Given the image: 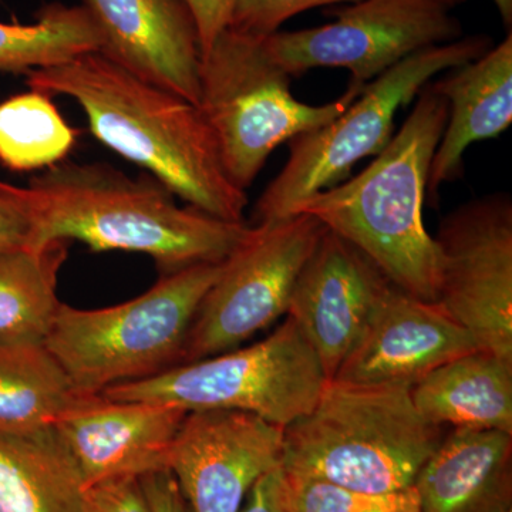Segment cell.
<instances>
[{
	"mask_svg": "<svg viewBox=\"0 0 512 512\" xmlns=\"http://www.w3.org/2000/svg\"><path fill=\"white\" fill-rule=\"evenodd\" d=\"M224 262L190 266L161 276L153 288L109 308L60 303L45 346L79 394L153 377L183 360L202 299Z\"/></svg>",
	"mask_w": 512,
	"mask_h": 512,
	"instance_id": "5b68a950",
	"label": "cell"
},
{
	"mask_svg": "<svg viewBox=\"0 0 512 512\" xmlns=\"http://www.w3.org/2000/svg\"><path fill=\"white\" fill-rule=\"evenodd\" d=\"M494 5L497 6L501 18H503L505 26L510 28L512 23V0H493Z\"/></svg>",
	"mask_w": 512,
	"mask_h": 512,
	"instance_id": "4dcf8cb0",
	"label": "cell"
},
{
	"mask_svg": "<svg viewBox=\"0 0 512 512\" xmlns=\"http://www.w3.org/2000/svg\"><path fill=\"white\" fill-rule=\"evenodd\" d=\"M67 242L0 254V345L45 343L60 302L57 275Z\"/></svg>",
	"mask_w": 512,
	"mask_h": 512,
	"instance_id": "7402d4cb",
	"label": "cell"
},
{
	"mask_svg": "<svg viewBox=\"0 0 512 512\" xmlns=\"http://www.w3.org/2000/svg\"><path fill=\"white\" fill-rule=\"evenodd\" d=\"M410 387L329 380L315 407L284 429L282 468L372 494L409 490L443 440Z\"/></svg>",
	"mask_w": 512,
	"mask_h": 512,
	"instance_id": "277c9868",
	"label": "cell"
},
{
	"mask_svg": "<svg viewBox=\"0 0 512 512\" xmlns=\"http://www.w3.org/2000/svg\"><path fill=\"white\" fill-rule=\"evenodd\" d=\"M239 512H292L282 467L275 468L254 485Z\"/></svg>",
	"mask_w": 512,
	"mask_h": 512,
	"instance_id": "f546056e",
	"label": "cell"
},
{
	"mask_svg": "<svg viewBox=\"0 0 512 512\" xmlns=\"http://www.w3.org/2000/svg\"><path fill=\"white\" fill-rule=\"evenodd\" d=\"M185 414L165 404L77 393L53 427L89 488L116 478L168 471Z\"/></svg>",
	"mask_w": 512,
	"mask_h": 512,
	"instance_id": "5bb4252c",
	"label": "cell"
},
{
	"mask_svg": "<svg viewBox=\"0 0 512 512\" xmlns=\"http://www.w3.org/2000/svg\"><path fill=\"white\" fill-rule=\"evenodd\" d=\"M29 187L40 198L30 249L79 241L96 252H137L163 275L224 262L251 228L181 207L151 175L128 177L109 164L62 161Z\"/></svg>",
	"mask_w": 512,
	"mask_h": 512,
	"instance_id": "7a4b0ae2",
	"label": "cell"
},
{
	"mask_svg": "<svg viewBox=\"0 0 512 512\" xmlns=\"http://www.w3.org/2000/svg\"><path fill=\"white\" fill-rule=\"evenodd\" d=\"M99 49V33L82 5L47 3L33 22H0V73L28 74Z\"/></svg>",
	"mask_w": 512,
	"mask_h": 512,
	"instance_id": "603a6c76",
	"label": "cell"
},
{
	"mask_svg": "<svg viewBox=\"0 0 512 512\" xmlns=\"http://www.w3.org/2000/svg\"><path fill=\"white\" fill-rule=\"evenodd\" d=\"M413 487L419 512H511L512 434L454 429Z\"/></svg>",
	"mask_w": 512,
	"mask_h": 512,
	"instance_id": "ac0fdd59",
	"label": "cell"
},
{
	"mask_svg": "<svg viewBox=\"0 0 512 512\" xmlns=\"http://www.w3.org/2000/svg\"><path fill=\"white\" fill-rule=\"evenodd\" d=\"M282 457L284 427L238 410H198L185 414L168 471L191 512H239Z\"/></svg>",
	"mask_w": 512,
	"mask_h": 512,
	"instance_id": "7c38bea8",
	"label": "cell"
},
{
	"mask_svg": "<svg viewBox=\"0 0 512 512\" xmlns=\"http://www.w3.org/2000/svg\"><path fill=\"white\" fill-rule=\"evenodd\" d=\"M284 478L292 512H419V494L414 487L399 493L372 494L286 471Z\"/></svg>",
	"mask_w": 512,
	"mask_h": 512,
	"instance_id": "d4e9b609",
	"label": "cell"
},
{
	"mask_svg": "<svg viewBox=\"0 0 512 512\" xmlns=\"http://www.w3.org/2000/svg\"><path fill=\"white\" fill-rule=\"evenodd\" d=\"M478 349L471 333L437 303L390 284L332 380L412 389L437 367Z\"/></svg>",
	"mask_w": 512,
	"mask_h": 512,
	"instance_id": "9a60e30c",
	"label": "cell"
},
{
	"mask_svg": "<svg viewBox=\"0 0 512 512\" xmlns=\"http://www.w3.org/2000/svg\"><path fill=\"white\" fill-rule=\"evenodd\" d=\"M329 380L315 350L291 318L264 340L101 394L177 407L184 412L238 410L285 427L311 412Z\"/></svg>",
	"mask_w": 512,
	"mask_h": 512,
	"instance_id": "ba28073f",
	"label": "cell"
},
{
	"mask_svg": "<svg viewBox=\"0 0 512 512\" xmlns=\"http://www.w3.org/2000/svg\"><path fill=\"white\" fill-rule=\"evenodd\" d=\"M292 76L269 52L265 37L227 28L201 57L200 109L232 183L247 191L276 147L328 124L363 87L311 106L292 94Z\"/></svg>",
	"mask_w": 512,
	"mask_h": 512,
	"instance_id": "8992f818",
	"label": "cell"
},
{
	"mask_svg": "<svg viewBox=\"0 0 512 512\" xmlns=\"http://www.w3.org/2000/svg\"><path fill=\"white\" fill-rule=\"evenodd\" d=\"M448 119L427 83L402 128L356 177L316 192L296 210L363 252L400 291L436 303L439 252L423 221L427 180Z\"/></svg>",
	"mask_w": 512,
	"mask_h": 512,
	"instance_id": "3957f363",
	"label": "cell"
},
{
	"mask_svg": "<svg viewBox=\"0 0 512 512\" xmlns=\"http://www.w3.org/2000/svg\"><path fill=\"white\" fill-rule=\"evenodd\" d=\"M326 229L306 212L249 228L202 299L181 363L237 349L286 315L299 272Z\"/></svg>",
	"mask_w": 512,
	"mask_h": 512,
	"instance_id": "9c48e42d",
	"label": "cell"
},
{
	"mask_svg": "<svg viewBox=\"0 0 512 512\" xmlns=\"http://www.w3.org/2000/svg\"><path fill=\"white\" fill-rule=\"evenodd\" d=\"M192 13L200 37L201 57L228 28L237 0H184Z\"/></svg>",
	"mask_w": 512,
	"mask_h": 512,
	"instance_id": "f1b7e54d",
	"label": "cell"
},
{
	"mask_svg": "<svg viewBox=\"0 0 512 512\" xmlns=\"http://www.w3.org/2000/svg\"><path fill=\"white\" fill-rule=\"evenodd\" d=\"M390 284L363 252L326 229L299 272L286 316L315 350L328 380L355 348Z\"/></svg>",
	"mask_w": 512,
	"mask_h": 512,
	"instance_id": "4fadbf2b",
	"label": "cell"
},
{
	"mask_svg": "<svg viewBox=\"0 0 512 512\" xmlns=\"http://www.w3.org/2000/svg\"><path fill=\"white\" fill-rule=\"evenodd\" d=\"M83 478L55 427L0 433V512H80Z\"/></svg>",
	"mask_w": 512,
	"mask_h": 512,
	"instance_id": "ffe728a7",
	"label": "cell"
},
{
	"mask_svg": "<svg viewBox=\"0 0 512 512\" xmlns=\"http://www.w3.org/2000/svg\"><path fill=\"white\" fill-rule=\"evenodd\" d=\"M436 426L512 434V360L478 349L437 367L410 389Z\"/></svg>",
	"mask_w": 512,
	"mask_h": 512,
	"instance_id": "d6986e66",
	"label": "cell"
},
{
	"mask_svg": "<svg viewBox=\"0 0 512 512\" xmlns=\"http://www.w3.org/2000/svg\"><path fill=\"white\" fill-rule=\"evenodd\" d=\"M76 396L45 343L0 345V433L50 429Z\"/></svg>",
	"mask_w": 512,
	"mask_h": 512,
	"instance_id": "44dd1931",
	"label": "cell"
},
{
	"mask_svg": "<svg viewBox=\"0 0 512 512\" xmlns=\"http://www.w3.org/2000/svg\"><path fill=\"white\" fill-rule=\"evenodd\" d=\"M80 512H151L140 478L103 481L86 488Z\"/></svg>",
	"mask_w": 512,
	"mask_h": 512,
	"instance_id": "83f0119b",
	"label": "cell"
},
{
	"mask_svg": "<svg viewBox=\"0 0 512 512\" xmlns=\"http://www.w3.org/2000/svg\"><path fill=\"white\" fill-rule=\"evenodd\" d=\"M429 84L448 103L446 128L431 161L426 188V198L436 204L440 188L463 177L467 148L498 137L511 126L512 33L483 56Z\"/></svg>",
	"mask_w": 512,
	"mask_h": 512,
	"instance_id": "e0dca14e",
	"label": "cell"
},
{
	"mask_svg": "<svg viewBox=\"0 0 512 512\" xmlns=\"http://www.w3.org/2000/svg\"><path fill=\"white\" fill-rule=\"evenodd\" d=\"M436 303L476 339L512 360V201L495 192L447 214L437 232Z\"/></svg>",
	"mask_w": 512,
	"mask_h": 512,
	"instance_id": "8fae6325",
	"label": "cell"
},
{
	"mask_svg": "<svg viewBox=\"0 0 512 512\" xmlns=\"http://www.w3.org/2000/svg\"><path fill=\"white\" fill-rule=\"evenodd\" d=\"M77 131L52 97L29 90L0 103V163L16 173L62 163L72 153Z\"/></svg>",
	"mask_w": 512,
	"mask_h": 512,
	"instance_id": "cb8c5ba5",
	"label": "cell"
},
{
	"mask_svg": "<svg viewBox=\"0 0 512 512\" xmlns=\"http://www.w3.org/2000/svg\"><path fill=\"white\" fill-rule=\"evenodd\" d=\"M355 2L359 0H237L228 28L268 37L279 32L286 20L306 10Z\"/></svg>",
	"mask_w": 512,
	"mask_h": 512,
	"instance_id": "4316f807",
	"label": "cell"
},
{
	"mask_svg": "<svg viewBox=\"0 0 512 512\" xmlns=\"http://www.w3.org/2000/svg\"><path fill=\"white\" fill-rule=\"evenodd\" d=\"M512 512V511H511Z\"/></svg>",
	"mask_w": 512,
	"mask_h": 512,
	"instance_id": "1f68e13d",
	"label": "cell"
},
{
	"mask_svg": "<svg viewBox=\"0 0 512 512\" xmlns=\"http://www.w3.org/2000/svg\"><path fill=\"white\" fill-rule=\"evenodd\" d=\"M491 47L490 37L474 35L414 53L367 83L328 124L293 137L284 168L256 201L254 224L292 217L316 192L345 181L356 163L382 153L394 136L397 111L419 96L430 79L478 59Z\"/></svg>",
	"mask_w": 512,
	"mask_h": 512,
	"instance_id": "52a82bcc",
	"label": "cell"
},
{
	"mask_svg": "<svg viewBox=\"0 0 512 512\" xmlns=\"http://www.w3.org/2000/svg\"><path fill=\"white\" fill-rule=\"evenodd\" d=\"M29 90L76 101L100 143L140 165L185 204L245 222L247 191L232 183L200 109L99 52L26 74Z\"/></svg>",
	"mask_w": 512,
	"mask_h": 512,
	"instance_id": "6da1fadb",
	"label": "cell"
},
{
	"mask_svg": "<svg viewBox=\"0 0 512 512\" xmlns=\"http://www.w3.org/2000/svg\"><path fill=\"white\" fill-rule=\"evenodd\" d=\"M100 36L99 53L195 106L201 47L184 0H82Z\"/></svg>",
	"mask_w": 512,
	"mask_h": 512,
	"instance_id": "2e32d148",
	"label": "cell"
},
{
	"mask_svg": "<svg viewBox=\"0 0 512 512\" xmlns=\"http://www.w3.org/2000/svg\"><path fill=\"white\" fill-rule=\"evenodd\" d=\"M39 208L33 188L0 180V254L32 247Z\"/></svg>",
	"mask_w": 512,
	"mask_h": 512,
	"instance_id": "484cf974",
	"label": "cell"
},
{
	"mask_svg": "<svg viewBox=\"0 0 512 512\" xmlns=\"http://www.w3.org/2000/svg\"><path fill=\"white\" fill-rule=\"evenodd\" d=\"M461 0H359L326 12L333 22L276 32L266 46L292 77L318 67L346 69L363 87L406 57L463 37Z\"/></svg>",
	"mask_w": 512,
	"mask_h": 512,
	"instance_id": "30bf717a",
	"label": "cell"
}]
</instances>
